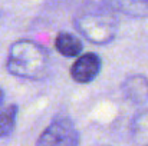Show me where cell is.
<instances>
[{
  "label": "cell",
  "mask_w": 148,
  "mask_h": 146,
  "mask_svg": "<svg viewBox=\"0 0 148 146\" xmlns=\"http://www.w3.org/2000/svg\"><path fill=\"white\" fill-rule=\"evenodd\" d=\"M130 138L134 146H148V107L134 115L130 125Z\"/></svg>",
  "instance_id": "cell-7"
},
{
  "label": "cell",
  "mask_w": 148,
  "mask_h": 146,
  "mask_svg": "<svg viewBox=\"0 0 148 146\" xmlns=\"http://www.w3.org/2000/svg\"><path fill=\"white\" fill-rule=\"evenodd\" d=\"M79 130L68 116L55 117L40 133L36 146H79Z\"/></svg>",
  "instance_id": "cell-3"
},
{
  "label": "cell",
  "mask_w": 148,
  "mask_h": 146,
  "mask_svg": "<svg viewBox=\"0 0 148 146\" xmlns=\"http://www.w3.org/2000/svg\"><path fill=\"white\" fill-rule=\"evenodd\" d=\"M101 70H102L101 56L94 52H88L76 57V60L71 66L69 73H71V77L76 83L88 85V83H92L98 77Z\"/></svg>",
  "instance_id": "cell-4"
},
{
  "label": "cell",
  "mask_w": 148,
  "mask_h": 146,
  "mask_svg": "<svg viewBox=\"0 0 148 146\" xmlns=\"http://www.w3.org/2000/svg\"><path fill=\"white\" fill-rule=\"evenodd\" d=\"M124 97L135 106H143L148 102V77L145 75H130L121 85Z\"/></svg>",
  "instance_id": "cell-5"
},
{
  "label": "cell",
  "mask_w": 148,
  "mask_h": 146,
  "mask_svg": "<svg viewBox=\"0 0 148 146\" xmlns=\"http://www.w3.org/2000/svg\"><path fill=\"white\" fill-rule=\"evenodd\" d=\"M103 6L132 19H148V0H101Z\"/></svg>",
  "instance_id": "cell-6"
},
{
  "label": "cell",
  "mask_w": 148,
  "mask_h": 146,
  "mask_svg": "<svg viewBox=\"0 0 148 146\" xmlns=\"http://www.w3.org/2000/svg\"><path fill=\"white\" fill-rule=\"evenodd\" d=\"M73 27L89 43L105 46L116 39L119 20L116 17V13L106 6L91 7L81 10L73 17Z\"/></svg>",
  "instance_id": "cell-2"
},
{
  "label": "cell",
  "mask_w": 148,
  "mask_h": 146,
  "mask_svg": "<svg viewBox=\"0 0 148 146\" xmlns=\"http://www.w3.org/2000/svg\"><path fill=\"white\" fill-rule=\"evenodd\" d=\"M3 102H4V92H3V89L0 88V106L3 105Z\"/></svg>",
  "instance_id": "cell-10"
},
{
  "label": "cell",
  "mask_w": 148,
  "mask_h": 146,
  "mask_svg": "<svg viewBox=\"0 0 148 146\" xmlns=\"http://www.w3.org/2000/svg\"><path fill=\"white\" fill-rule=\"evenodd\" d=\"M6 69L20 79L43 80L50 70V53L35 40L19 39L9 48Z\"/></svg>",
  "instance_id": "cell-1"
},
{
  "label": "cell",
  "mask_w": 148,
  "mask_h": 146,
  "mask_svg": "<svg viewBox=\"0 0 148 146\" xmlns=\"http://www.w3.org/2000/svg\"><path fill=\"white\" fill-rule=\"evenodd\" d=\"M55 49L63 57L71 59V57H78L79 54H82L84 45L79 40V37H76L73 33L62 30L55 37Z\"/></svg>",
  "instance_id": "cell-8"
},
{
  "label": "cell",
  "mask_w": 148,
  "mask_h": 146,
  "mask_svg": "<svg viewBox=\"0 0 148 146\" xmlns=\"http://www.w3.org/2000/svg\"><path fill=\"white\" fill-rule=\"evenodd\" d=\"M19 107L17 105H9L7 107L0 110V139L7 138L13 133L16 128Z\"/></svg>",
  "instance_id": "cell-9"
}]
</instances>
